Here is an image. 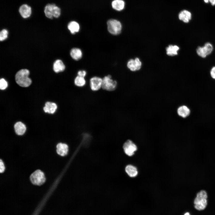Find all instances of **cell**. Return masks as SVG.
Returning <instances> with one entry per match:
<instances>
[{"label": "cell", "instance_id": "cell-28", "mask_svg": "<svg viewBox=\"0 0 215 215\" xmlns=\"http://www.w3.org/2000/svg\"><path fill=\"white\" fill-rule=\"evenodd\" d=\"M87 74V72L84 70H79L77 73V75L80 76L85 77Z\"/></svg>", "mask_w": 215, "mask_h": 215}, {"label": "cell", "instance_id": "cell-31", "mask_svg": "<svg viewBox=\"0 0 215 215\" xmlns=\"http://www.w3.org/2000/svg\"><path fill=\"white\" fill-rule=\"evenodd\" d=\"M205 3H210L212 6L215 5V0H203Z\"/></svg>", "mask_w": 215, "mask_h": 215}, {"label": "cell", "instance_id": "cell-16", "mask_svg": "<svg viewBox=\"0 0 215 215\" xmlns=\"http://www.w3.org/2000/svg\"><path fill=\"white\" fill-rule=\"evenodd\" d=\"M65 66L63 62L60 59L56 60L53 64V70L56 73L63 71Z\"/></svg>", "mask_w": 215, "mask_h": 215}, {"label": "cell", "instance_id": "cell-11", "mask_svg": "<svg viewBox=\"0 0 215 215\" xmlns=\"http://www.w3.org/2000/svg\"><path fill=\"white\" fill-rule=\"evenodd\" d=\"M56 152L62 156H64L67 155L68 151V147L66 144L60 143L56 146Z\"/></svg>", "mask_w": 215, "mask_h": 215}, {"label": "cell", "instance_id": "cell-25", "mask_svg": "<svg viewBox=\"0 0 215 215\" xmlns=\"http://www.w3.org/2000/svg\"><path fill=\"white\" fill-rule=\"evenodd\" d=\"M8 34V31L6 29H3L0 33V40L1 41H3L7 37Z\"/></svg>", "mask_w": 215, "mask_h": 215}, {"label": "cell", "instance_id": "cell-19", "mask_svg": "<svg viewBox=\"0 0 215 215\" xmlns=\"http://www.w3.org/2000/svg\"><path fill=\"white\" fill-rule=\"evenodd\" d=\"M125 171L128 175L132 177L136 176L138 173L136 168L132 165H127L125 168Z\"/></svg>", "mask_w": 215, "mask_h": 215}, {"label": "cell", "instance_id": "cell-14", "mask_svg": "<svg viewBox=\"0 0 215 215\" xmlns=\"http://www.w3.org/2000/svg\"><path fill=\"white\" fill-rule=\"evenodd\" d=\"M57 108V105L56 103L50 102H47L45 104L43 109L45 113L53 114L56 111Z\"/></svg>", "mask_w": 215, "mask_h": 215}, {"label": "cell", "instance_id": "cell-22", "mask_svg": "<svg viewBox=\"0 0 215 215\" xmlns=\"http://www.w3.org/2000/svg\"><path fill=\"white\" fill-rule=\"evenodd\" d=\"M55 5L54 4H48L45 7L44 12L46 16L50 19L53 17V14L54 7Z\"/></svg>", "mask_w": 215, "mask_h": 215}, {"label": "cell", "instance_id": "cell-30", "mask_svg": "<svg viewBox=\"0 0 215 215\" xmlns=\"http://www.w3.org/2000/svg\"><path fill=\"white\" fill-rule=\"evenodd\" d=\"M210 74L212 78L215 79V66L213 67L211 69Z\"/></svg>", "mask_w": 215, "mask_h": 215}, {"label": "cell", "instance_id": "cell-29", "mask_svg": "<svg viewBox=\"0 0 215 215\" xmlns=\"http://www.w3.org/2000/svg\"><path fill=\"white\" fill-rule=\"evenodd\" d=\"M0 172L1 173L3 172L5 170V168L4 163L1 159L0 160Z\"/></svg>", "mask_w": 215, "mask_h": 215}, {"label": "cell", "instance_id": "cell-20", "mask_svg": "<svg viewBox=\"0 0 215 215\" xmlns=\"http://www.w3.org/2000/svg\"><path fill=\"white\" fill-rule=\"evenodd\" d=\"M74 85L77 87L82 88L85 86L86 84V81L85 77L77 76L74 80Z\"/></svg>", "mask_w": 215, "mask_h": 215}, {"label": "cell", "instance_id": "cell-6", "mask_svg": "<svg viewBox=\"0 0 215 215\" xmlns=\"http://www.w3.org/2000/svg\"><path fill=\"white\" fill-rule=\"evenodd\" d=\"M102 78L98 76L91 77L89 80V87L91 90L93 92L99 90L102 88Z\"/></svg>", "mask_w": 215, "mask_h": 215}, {"label": "cell", "instance_id": "cell-12", "mask_svg": "<svg viewBox=\"0 0 215 215\" xmlns=\"http://www.w3.org/2000/svg\"><path fill=\"white\" fill-rule=\"evenodd\" d=\"M71 57L74 60L78 61L82 57L83 53L81 50L77 47L72 48L70 52Z\"/></svg>", "mask_w": 215, "mask_h": 215}, {"label": "cell", "instance_id": "cell-8", "mask_svg": "<svg viewBox=\"0 0 215 215\" xmlns=\"http://www.w3.org/2000/svg\"><path fill=\"white\" fill-rule=\"evenodd\" d=\"M142 62L139 59L136 58L135 59H131L127 62V67L131 71H135L140 69Z\"/></svg>", "mask_w": 215, "mask_h": 215}, {"label": "cell", "instance_id": "cell-23", "mask_svg": "<svg viewBox=\"0 0 215 215\" xmlns=\"http://www.w3.org/2000/svg\"><path fill=\"white\" fill-rule=\"evenodd\" d=\"M196 52L198 55L202 58H205L208 56L204 46L199 47L196 49Z\"/></svg>", "mask_w": 215, "mask_h": 215}, {"label": "cell", "instance_id": "cell-18", "mask_svg": "<svg viewBox=\"0 0 215 215\" xmlns=\"http://www.w3.org/2000/svg\"><path fill=\"white\" fill-rule=\"evenodd\" d=\"M125 2L123 0H114L111 3L113 8L118 11L122 10L125 8Z\"/></svg>", "mask_w": 215, "mask_h": 215}, {"label": "cell", "instance_id": "cell-7", "mask_svg": "<svg viewBox=\"0 0 215 215\" xmlns=\"http://www.w3.org/2000/svg\"><path fill=\"white\" fill-rule=\"evenodd\" d=\"M123 148L125 153L129 156H133L137 149L136 145L130 140L125 142Z\"/></svg>", "mask_w": 215, "mask_h": 215}, {"label": "cell", "instance_id": "cell-15", "mask_svg": "<svg viewBox=\"0 0 215 215\" xmlns=\"http://www.w3.org/2000/svg\"><path fill=\"white\" fill-rule=\"evenodd\" d=\"M14 128L16 133L19 135H23L26 129L25 125L20 122L16 123L14 125Z\"/></svg>", "mask_w": 215, "mask_h": 215}, {"label": "cell", "instance_id": "cell-10", "mask_svg": "<svg viewBox=\"0 0 215 215\" xmlns=\"http://www.w3.org/2000/svg\"><path fill=\"white\" fill-rule=\"evenodd\" d=\"M19 11L22 17L24 18H26L30 17L31 15V8L27 5L24 4L20 7Z\"/></svg>", "mask_w": 215, "mask_h": 215}, {"label": "cell", "instance_id": "cell-13", "mask_svg": "<svg viewBox=\"0 0 215 215\" xmlns=\"http://www.w3.org/2000/svg\"><path fill=\"white\" fill-rule=\"evenodd\" d=\"M67 28L72 34H74L79 32L80 26L77 22L72 21L68 24Z\"/></svg>", "mask_w": 215, "mask_h": 215}, {"label": "cell", "instance_id": "cell-27", "mask_svg": "<svg viewBox=\"0 0 215 215\" xmlns=\"http://www.w3.org/2000/svg\"><path fill=\"white\" fill-rule=\"evenodd\" d=\"M8 86L7 82L3 78L0 80V88L1 90H4L6 89Z\"/></svg>", "mask_w": 215, "mask_h": 215}, {"label": "cell", "instance_id": "cell-26", "mask_svg": "<svg viewBox=\"0 0 215 215\" xmlns=\"http://www.w3.org/2000/svg\"><path fill=\"white\" fill-rule=\"evenodd\" d=\"M60 9L55 5L53 8V16L56 18H58L60 16Z\"/></svg>", "mask_w": 215, "mask_h": 215}, {"label": "cell", "instance_id": "cell-5", "mask_svg": "<svg viewBox=\"0 0 215 215\" xmlns=\"http://www.w3.org/2000/svg\"><path fill=\"white\" fill-rule=\"evenodd\" d=\"M30 179L34 185H40L45 181V178L44 173L39 170H37L31 174Z\"/></svg>", "mask_w": 215, "mask_h": 215}, {"label": "cell", "instance_id": "cell-32", "mask_svg": "<svg viewBox=\"0 0 215 215\" xmlns=\"http://www.w3.org/2000/svg\"><path fill=\"white\" fill-rule=\"evenodd\" d=\"M184 215H191L189 212H186L185 213Z\"/></svg>", "mask_w": 215, "mask_h": 215}, {"label": "cell", "instance_id": "cell-1", "mask_svg": "<svg viewBox=\"0 0 215 215\" xmlns=\"http://www.w3.org/2000/svg\"><path fill=\"white\" fill-rule=\"evenodd\" d=\"M29 74V71L27 69H22L19 71L15 75L16 83L22 87L29 86L32 82L31 79L28 77Z\"/></svg>", "mask_w": 215, "mask_h": 215}, {"label": "cell", "instance_id": "cell-9", "mask_svg": "<svg viewBox=\"0 0 215 215\" xmlns=\"http://www.w3.org/2000/svg\"><path fill=\"white\" fill-rule=\"evenodd\" d=\"M192 14L189 11L184 10L180 11L178 14L179 19L185 23H188L192 18Z\"/></svg>", "mask_w": 215, "mask_h": 215}, {"label": "cell", "instance_id": "cell-4", "mask_svg": "<svg viewBox=\"0 0 215 215\" xmlns=\"http://www.w3.org/2000/svg\"><path fill=\"white\" fill-rule=\"evenodd\" d=\"M117 81L113 80L110 75L105 76L102 78V89L105 91H112L114 90L117 87Z\"/></svg>", "mask_w": 215, "mask_h": 215}, {"label": "cell", "instance_id": "cell-3", "mask_svg": "<svg viewBox=\"0 0 215 215\" xmlns=\"http://www.w3.org/2000/svg\"><path fill=\"white\" fill-rule=\"evenodd\" d=\"M108 32L113 35H117L121 32L122 26L120 21L115 19H110L107 22Z\"/></svg>", "mask_w": 215, "mask_h": 215}, {"label": "cell", "instance_id": "cell-17", "mask_svg": "<svg viewBox=\"0 0 215 215\" xmlns=\"http://www.w3.org/2000/svg\"><path fill=\"white\" fill-rule=\"evenodd\" d=\"M177 113L179 116L185 118L189 116L190 113V110L187 106L183 105L178 108Z\"/></svg>", "mask_w": 215, "mask_h": 215}, {"label": "cell", "instance_id": "cell-24", "mask_svg": "<svg viewBox=\"0 0 215 215\" xmlns=\"http://www.w3.org/2000/svg\"><path fill=\"white\" fill-rule=\"evenodd\" d=\"M203 46L206 51L208 55H210L212 52L213 50V47L211 43H206Z\"/></svg>", "mask_w": 215, "mask_h": 215}, {"label": "cell", "instance_id": "cell-21", "mask_svg": "<svg viewBox=\"0 0 215 215\" xmlns=\"http://www.w3.org/2000/svg\"><path fill=\"white\" fill-rule=\"evenodd\" d=\"M179 49V47L177 45H170L166 48L167 54L171 56L177 55Z\"/></svg>", "mask_w": 215, "mask_h": 215}, {"label": "cell", "instance_id": "cell-2", "mask_svg": "<svg viewBox=\"0 0 215 215\" xmlns=\"http://www.w3.org/2000/svg\"><path fill=\"white\" fill-rule=\"evenodd\" d=\"M207 198V193L205 191L202 190L199 192L194 202L195 208L199 211L205 209L208 204Z\"/></svg>", "mask_w": 215, "mask_h": 215}]
</instances>
